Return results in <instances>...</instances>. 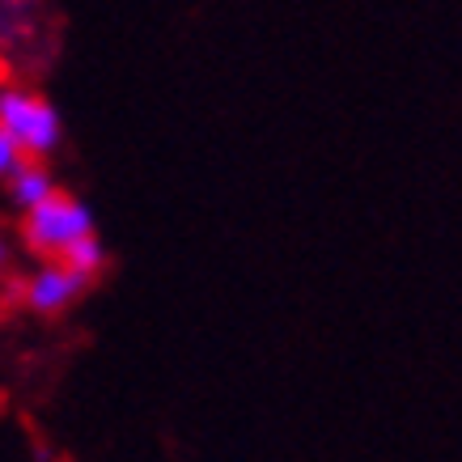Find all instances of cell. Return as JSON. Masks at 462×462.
<instances>
[{"label":"cell","instance_id":"obj_1","mask_svg":"<svg viewBox=\"0 0 462 462\" xmlns=\"http://www.w3.org/2000/svg\"><path fill=\"white\" fill-rule=\"evenodd\" d=\"M89 234H98L94 229V212L85 208V199L69 196L60 187L47 199H39L34 208H26V217H22V242L39 259H60L69 246H77Z\"/></svg>","mask_w":462,"mask_h":462},{"label":"cell","instance_id":"obj_2","mask_svg":"<svg viewBox=\"0 0 462 462\" xmlns=\"http://www.w3.org/2000/svg\"><path fill=\"white\" fill-rule=\"evenodd\" d=\"M0 132H9L30 162H47L64 141L60 111L34 89H5L0 94Z\"/></svg>","mask_w":462,"mask_h":462},{"label":"cell","instance_id":"obj_3","mask_svg":"<svg viewBox=\"0 0 462 462\" xmlns=\"http://www.w3.org/2000/svg\"><path fill=\"white\" fill-rule=\"evenodd\" d=\"M85 293H89V281L81 272H72L64 259H42L39 272H30V281L22 284V301L39 319H56L77 306Z\"/></svg>","mask_w":462,"mask_h":462},{"label":"cell","instance_id":"obj_4","mask_svg":"<svg viewBox=\"0 0 462 462\" xmlns=\"http://www.w3.org/2000/svg\"><path fill=\"white\" fill-rule=\"evenodd\" d=\"M5 182H9V199H14L22 212L34 208L39 199H47L51 191H56V179H51L47 162H26V166L17 170L14 179H5Z\"/></svg>","mask_w":462,"mask_h":462},{"label":"cell","instance_id":"obj_5","mask_svg":"<svg viewBox=\"0 0 462 462\" xmlns=\"http://www.w3.org/2000/svg\"><path fill=\"white\" fill-rule=\"evenodd\" d=\"M60 259H64L72 272H81L89 284H98L102 272H106V246H102L98 234H89V238H81L77 246H69V251L60 254Z\"/></svg>","mask_w":462,"mask_h":462},{"label":"cell","instance_id":"obj_6","mask_svg":"<svg viewBox=\"0 0 462 462\" xmlns=\"http://www.w3.org/2000/svg\"><path fill=\"white\" fill-rule=\"evenodd\" d=\"M26 162H30V157L17 149L14 136H9V132H0V179H14V174L26 166Z\"/></svg>","mask_w":462,"mask_h":462},{"label":"cell","instance_id":"obj_7","mask_svg":"<svg viewBox=\"0 0 462 462\" xmlns=\"http://www.w3.org/2000/svg\"><path fill=\"white\" fill-rule=\"evenodd\" d=\"M5 259H9V246H5V238H0V267H5Z\"/></svg>","mask_w":462,"mask_h":462}]
</instances>
